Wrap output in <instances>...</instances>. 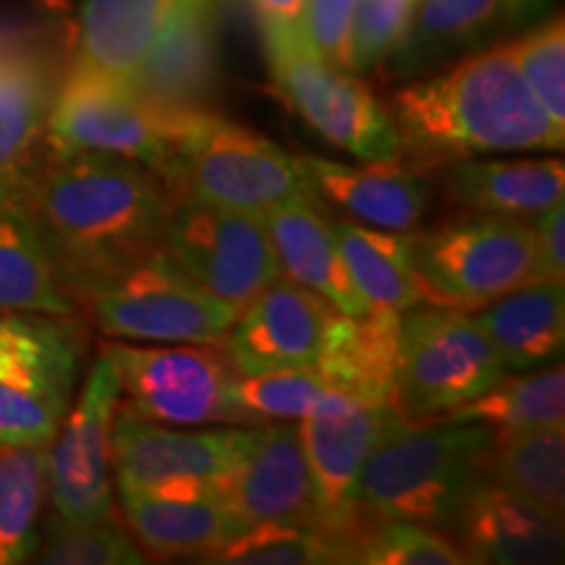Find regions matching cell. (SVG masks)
Segmentation results:
<instances>
[{"label":"cell","mask_w":565,"mask_h":565,"mask_svg":"<svg viewBox=\"0 0 565 565\" xmlns=\"http://www.w3.org/2000/svg\"><path fill=\"white\" fill-rule=\"evenodd\" d=\"M175 200L152 168L89 152L47 154L24 189V207L76 307L162 249Z\"/></svg>","instance_id":"cell-1"},{"label":"cell","mask_w":565,"mask_h":565,"mask_svg":"<svg viewBox=\"0 0 565 565\" xmlns=\"http://www.w3.org/2000/svg\"><path fill=\"white\" fill-rule=\"evenodd\" d=\"M391 118L401 160L422 173L498 152H561L565 145V126L536 100L508 45L466 55L395 92Z\"/></svg>","instance_id":"cell-2"},{"label":"cell","mask_w":565,"mask_h":565,"mask_svg":"<svg viewBox=\"0 0 565 565\" xmlns=\"http://www.w3.org/2000/svg\"><path fill=\"white\" fill-rule=\"evenodd\" d=\"M490 435L492 427L479 422H398L359 469L345 526L364 521L450 526L466 492L482 479Z\"/></svg>","instance_id":"cell-3"},{"label":"cell","mask_w":565,"mask_h":565,"mask_svg":"<svg viewBox=\"0 0 565 565\" xmlns=\"http://www.w3.org/2000/svg\"><path fill=\"white\" fill-rule=\"evenodd\" d=\"M166 183L175 196L257 217L282 202L317 196L299 154L210 108L183 113Z\"/></svg>","instance_id":"cell-4"},{"label":"cell","mask_w":565,"mask_h":565,"mask_svg":"<svg viewBox=\"0 0 565 565\" xmlns=\"http://www.w3.org/2000/svg\"><path fill=\"white\" fill-rule=\"evenodd\" d=\"M406 263L424 303L463 312L540 280L534 225L505 217L466 215L435 231H406Z\"/></svg>","instance_id":"cell-5"},{"label":"cell","mask_w":565,"mask_h":565,"mask_svg":"<svg viewBox=\"0 0 565 565\" xmlns=\"http://www.w3.org/2000/svg\"><path fill=\"white\" fill-rule=\"evenodd\" d=\"M508 374L477 317L463 309L401 315L393 408L404 422H435L498 385Z\"/></svg>","instance_id":"cell-6"},{"label":"cell","mask_w":565,"mask_h":565,"mask_svg":"<svg viewBox=\"0 0 565 565\" xmlns=\"http://www.w3.org/2000/svg\"><path fill=\"white\" fill-rule=\"evenodd\" d=\"M82 359L71 315H0V445H51L74 404Z\"/></svg>","instance_id":"cell-7"},{"label":"cell","mask_w":565,"mask_h":565,"mask_svg":"<svg viewBox=\"0 0 565 565\" xmlns=\"http://www.w3.org/2000/svg\"><path fill=\"white\" fill-rule=\"evenodd\" d=\"M183 113L147 100L129 79L76 61L47 116V154H113L166 181Z\"/></svg>","instance_id":"cell-8"},{"label":"cell","mask_w":565,"mask_h":565,"mask_svg":"<svg viewBox=\"0 0 565 565\" xmlns=\"http://www.w3.org/2000/svg\"><path fill=\"white\" fill-rule=\"evenodd\" d=\"M79 307L105 335L137 343H215L228 335L236 312L204 291L158 249L103 282Z\"/></svg>","instance_id":"cell-9"},{"label":"cell","mask_w":565,"mask_h":565,"mask_svg":"<svg viewBox=\"0 0 565 565\" xmlns=\"http://www.w3.org/2000/svg\"><path fill=\"white\" fill-rule=\"evenodd\" d=\"M275 84L286 103L330 145L364 162L401 160V139L391 110L362 79L324 61L299 38H265Z\"/></svg>","instance_id":"cell-10"},{"label":"cell","mask_w":565,"mask_h":565,"mask_svg":"<svg viewBox=\"0 0 565 565\" xmlns=\"http://www.w3.org/2000/svg\"><path fill=\"white\" fill-rule=\"evenodd\" d=\"M162 252L236 315L282 275L263 217L189 196L168 215Z\"/></svg>","instance_id":"cell-11"},{"label":"cell","mask_w":565,"mask_h":565,"mask_svg":"<svg viewBox=\"0 0 565 565\" xmlns=\"http://www.w3.org/2000/svg\"><path fill=\"white\" fill-rule=\"evenodd\" d=\"M121 404V377L108 349L84 380L79 401L68 408L47 445L45 482L53 519L63 524H100L116 519L113 503V422Z\"/></svg>","instance_id":"cell-12"},{"label":"cell","mask_w":565,"mask_h":565,"mask_svg":"<svg viewBox=\"0 0 565 565\" xmlns=\"http://www.w3.org/2000/svg\"><path fill=\"white\" fill-rule=\"evenodd\" d=\"M121 377V408L162 427L236 424L225 391L233 366L223 345H105Z\"/></svg>","instance_id":"cell-13"},{"label":"cell","mask_w":565,"mask_h":565,"mask_svg":"<svg viewBox=\"0 0 565 565\" xmlns=\"http://www.w3.org/2000/svg\"><path fill=\"white\" fill-rule=\"evenodd\" d=\"M252 429H173L118 406L113 422V471L118 494L210 498V484L249 448Z\"/></svg>","instance_id":"cell-14"},{"label":"cell","mask_w":565,"mask_h":565,"mask_svg":"<svg viewBox=\"0 0 565 565\" xmlns=\"http://www.w3.org/2000/svg\"><path fill=\"white\" fill-rule=\"evenodd\" d=\"M210 498L246 526H320V500L299 422L257 424L249 448L210 484Z\"/></svg>","instance_id":"cell-15"},{"label":"cell","mask_w":565,"mask_h":565,"mask_svg":"<svg viewBox=\"0 0 565 565\" xmlns=\"http://www.w3.org/2000/svg\"><path fill=\"white\" fill-rule=\"evenodd\" d=\"M335 312L312 288L280 275L236 315L221 345L236 374L315 370Z\"/></svg>","instance_id":"cell-16"},{"label":"cell","mask_w":565,"mask_h":565,"mask_svg":"<svg viewBox=\"0 0 565 565\" xmlns=\"http://www.w3.org/2000/svg\"><path fill=\"white\" fill-rule=\"evenodd\" d=\"M401 419L391 404H372L359 395L328 387L299 419V435L320 500L322 532H343L349 494L366 456Z\"/></svg>","instance_id":"cell-17"},{"label":"cell","mask_w":565,"mask_h":565,"mask_svg":"<svg viewBox=\"0 0 565 565\" xmlns=\"http://www.w3.org/2000/svg\"><path fill=\"white\" fill-rule=\"evenodd\" d=\"M221 17L223 0H173L134 87L166 110L207 108L221 74Z\"/></svg>","instance_id":"cell-18"},{"label":"cell","mask_w":565,"mask_h":565,"mask_svg":"<svg viewBox=\"0 0 565 565\" xmlns=\"http://www.w3.org/2000/svg\"><path fill=\"white\" fill-rule=\"evenodd\" d=\"M55 92L45 53L0 38V196L24 200L26 183L45 162Z\"/></svg>","instance_id":"cell-19"},{"label":"cell","mask_w":565,"mask_h":565,"mask_svg":"<svg viewBox=\"0 0 565 565\" xmlns=\"http://www.w3.org/2000/svg\"><path fill=\"white\" fill-rule=\"evenodd\" d=\"M450 526L469 563L542 565L563 561V524H555L490 479L471 484Z\"/></svg>","instance_id":"cell-20"},{"label":"cell","mask_w":565,"mask_h":565,"mask_svg":"<svg viewBox=\"0 0 565 565\" xmlns=\"http://www.w3.org/2000/svg\"><path fill=\"white\" fill-rule=\"evenodd\" d=\"M299 162L317 196L372 228L414 231L433 200L427 173L404 160L343 166L317 154H299Z\"/></svg>","instance_id":"cell-21"},{"label":"cell","mask_w":565,"mask_h":565,"mask_svg":"<svg viewBox=\"0 0 565 565\" xmlns=\"http://www.w3.org/2000/svg\"><path fill=\"white\" fill-rule=\"evenodd\" d=\"M437 189L463 215L534 221L563 202L565 166L557 158L456 160L435 168Z\"/></svg>","instance_id":"cell-22"},{"label":"cell","mask_w":565,"mask_h":565,"mask_svg":"<svg viewBox=\"0 0 565 565\" xmlns=\"http://www.w3.org/2000/svg\"><path fill=\"white\" fill-rule=\"evenodd\" d=\"M263 221L286 278L312 288L338 312H370V301L359 294L356 282L351 280L349 267L343 263L333 225L320 215L317 196L282 202L267 212Z\"/></svg>","instance_id":"cell-23"},{"label":"cell","mask_w":565,"mask_h":565,"mask_svg":"<svg viewBox=\"0 0 565 565\" xmlns=\"http://www.w3.org/2000/svg\"><path fill=\"white\" fill-rule=\"evenodd\" d=\"M401 312L370 307L366 315L335 312L315 372L324 385L393 406Z\"/></svg>","instance_id":"cell-24"},{"label":"cell","mask_w":565,"mask_h":565,"mask_svg":"<svg viewBox=\"0 0 565 565\" xmlns=\"http://www.w3.org/2000/svg\"><path fill=\"white\" fill-rule=\"evenodd\" d=\"M126 526L145 553L154 557L196 555L200 561L242 534L246 524L212 498L121 494Z\"/></svg>","instance_id":"cell-25"},{"label":"cell","mask_w":565,"mask_h":565,"mask_svg":"<svg viewBox=\"0 0 565 565\" xmlns=\"http://www.w3.org/2000/svg\"><path fill=\"white\" fill-rule=\"evenodd\" d=\"M563 282L534 280L475 315L508 372H526L561 359L565 341Z\"/></svg>","instance_id":"cell-26"},{"label":"cell","mask_w":565,"mask_h":565,"mask_svg":"<svg viewBox=\"0 0 565 565\" xmlns=\"http://www.w3.org/2000/svg\"><path fill=\"white\" fill-rule=\"evenodd\" d=\"M0 312H76L74 296L17 196H0Z\"/></svg>","instance_id":"cell-27"},{"label":"cell","mask_w":565,"mask_h":565,"mask_svg":"<svg viewBox=\"0 0 565 565\" xmlns=\"http://www.w3.org/2000/svg\"><path fill=\"white\" fill-rule=\"evenodd\" d=\"M534 0H416L412 30L398 47L401 71H419L503 26L540 17Z\"/></svg>","instance_id":"cell-28"},{"label":"cell","mask_w":565,"mask_h":565,"mask_svg":"<svg viewBox=\"0 0 565 565\" xmlns=\"http://www.w3.org/2000/svg\"><path fill=\"white\" fill-rule=\"evenodd\" d=\"M482 479L505 487L555 524L565 519V433L492 429L482 456Z\"/></svg>","instance_id":"cell-29"},{"label":"cell","mask_w":565,"mask_h":565,"mask_svg":"<svg viewBox=\"0 0 565 565\" xmlns=\"http://www.w3.org/2000/svg\"><path fill=\"white\" fill-rule=\"evenodd\" d=\"M173 0H84L79 63L134 82Z\"/></svg>","instance_id":"cell-30"},{"label":"cell","mask_w":565,"mask_h":565,"mask_svg":"<svg viewBox=\"0 0 565 565\" xmlns=\"http://www.w3.org/2000/svg\"><path fill=\"white\" fill-rule=\"evenodd\" d=\"M330 225L351 280L370 307H387L401 315L422 307L406 263V231H383L353 221Z\"/></svg>","instance_id":"cell-31"},{"label":"cell","mask_w":565,"mask_h":565,"mask_svg":"<svg viewBox=\"0 0 565 565\" xmlns=\"http://www.w3.org/2000/svg\"><path fill=\"white\" fill-rule=\"evenodd\" d=\"M435 422H479L492 429H545L565 422V370L561 362L542 370L511 372L490 391Z\"/></svg>","instance_id":"cell-32"},{"label":"cell","mask_w":565,"mask_h":565,"mask_svg":"<svg viewBox=\"0 0 565 565\" xmlns=\"http://www.w3.org/2000/svg\"><path fill=\"white\" fill-rule=\"evenodd\" d=\"M47 445H0V565L38 553V515L47 482Z\"/></svg>","instance_id":"cell-33"},{"label":"cell","mask_w":565,"mask_h":565,"mask_svg":"<svg viewBox=\"0 0 565 565\" xmlns=\"http://www.w3.org/2000/svg\"><path fill=\"white\" fill-rule=\"evenodd\" d=\"M328 391L320 372L315 370H278L257 374L233 372L228 406L238 427H257L267 422H299Z\"/></svg>","instance_id":"cell-34"},{"label":"cell","mask_w":565,"mask_h":565,"mask_svg":"<svg viewBox=\"0 0 565 565\" xmlns=\"http://www.w3.org/2000/svg\"><path fill=\"white\" fill-rule=\"evenodd\" d=\"M202 563L221 565H320L343 563L341 550L320 526L254 524Z\"/></svg>","instance_id":"cell-35"},{"label":"cell","mask_w":565,"mask_h":565,"mask_svg":"<svg viewBox=\"0 0 565 565\" xmlns=\"http://www.w3.org/2000/svg\"><path fill=\"white\" fill-rule=\"evenodd\" d=\"M351 563L366 565H469L454 536L416 521H366L351 545Z\"/></svg>","instance_id":"cell-36"},{"label":"cell","mask_w":565,"mask_h":565,"mask_svg":"<svg viewBox=\"0 0 565 565\" xmlns=\"http://www.w3.org/2000/svg\"><path fill=\"white\" fill-rule=\"evenodd\" d=\"M38 563L51 565H141L145 550L131 540L121 524H63L51 519L45 545L38 550Z\"/></svg>","instance_id":"cell-37"},{"label":"cell","mask_w":565,"mask_h":565,"mask_svg":"<svg viewBox=\"0 0 565 565\" xmlns=\"http://www.w3.org/2000/svg\"><path fill=\"white\" fill-rule=\"evenodd\" d=\"M515 66L550 118L565 126V26L563 17L545 21L508 42Z\"/></svg>","instance_id":"cell-38"},{"label":"cell","mask_w":565,"mask_h":565,"mask_svg":"<svg viewBox=\"0 0 565 565\" xmlns=\"http://www.w3.org/2000/svg\"><path fill=\"white\" fill-rule=\"evenodd\" d=\"M416 0H359L351 32V71H370L398 53Z\"/></svg>","instance_id":"cell-39"},{"label":"cell","mask_w":565,"mask_h":565,"mask_svg":"<svg viewBox=\"0 0 565 565\" xmlns=\"http://www.w3.org/2000/svg\"><path fill=\"white\" fill-rule=\"evenodd\" d=\"M359 0H307L303 34L324 61L351 71V32Z\"/></svg>","instance_id":"cell-40"},{"label":"cell","mask_w":565,"mask_h":565,"mask_svg":"<svg viewBox=\"0 0 565 565\" xmlns=\"http://www.w3.org/2000/svg\"><path fill=\"white\" fill-rule=\"evenodd\" d=\"M540 280L565 282V212L563 202L542 210L534 223Z\"/></svg>","instance_id":"cell-41"},{"label":"cell","mask_w":565,"mask_h":565,"mask_svg":"<svg viewBox=\"0 0 565 565\" xmlns=\"http://www.w3.org/2000/svg\"><path fill=\"white\" fill-rule=\"evenodd\" d=\"M259 17L265 38H299L303 34V3L307 0H249Z\"/></svg>","instance_id":"cell-42"},{"label":"cell","mask_w":565,"mask_h":565,"mask_svg":"<svg viewBox=\"0 0 565 565\" xmlns=\"http://www.w3.org/2000/svg\"><path fill=\"white\" fill-rule=\"evenodd\" d=\"M534 3H536V6H540V9H542V11H545V9H547V3H550V0H534Z\"/></svg>","instance_id":"cell-43"}]
</instances>
